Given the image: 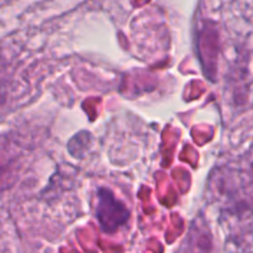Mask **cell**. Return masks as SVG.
<instances>
[{
	"label": "cell",
	"instance_id": "2",
	"mask_svg": "<svg viewBox=\"0 0 253 253\" xmlns=\"http://www.w3.org/2000/svg\"><path fill=\"white\" fill-rule=\"evenodd\" d=\"M207 237V235H202L200 232L197 231V237L195 239H193L192 236L189 237V240L187 239V247H185L183 253H211V242L205 245L202 250L199 249Z\"/></svg>",
	"mask_w": 253,
	"mask_h": 253
},
{
	"label": "cell",
	"instance_id": "1",
	"mask_svg": "<svg viewBox=\"0 0 253 253\" xmlns=\"http://www.w3.org/2000/svg\"><path fill=\"white\" fill-rule=\"evenodd\" d=\"M130 212L125 205L106 189H100L98 193L96 205V219L101 230L106 234H114L127 222Z\"/></svg>",
	"mask_w": 253,
	"mask_h": 253
}]
</instances>
